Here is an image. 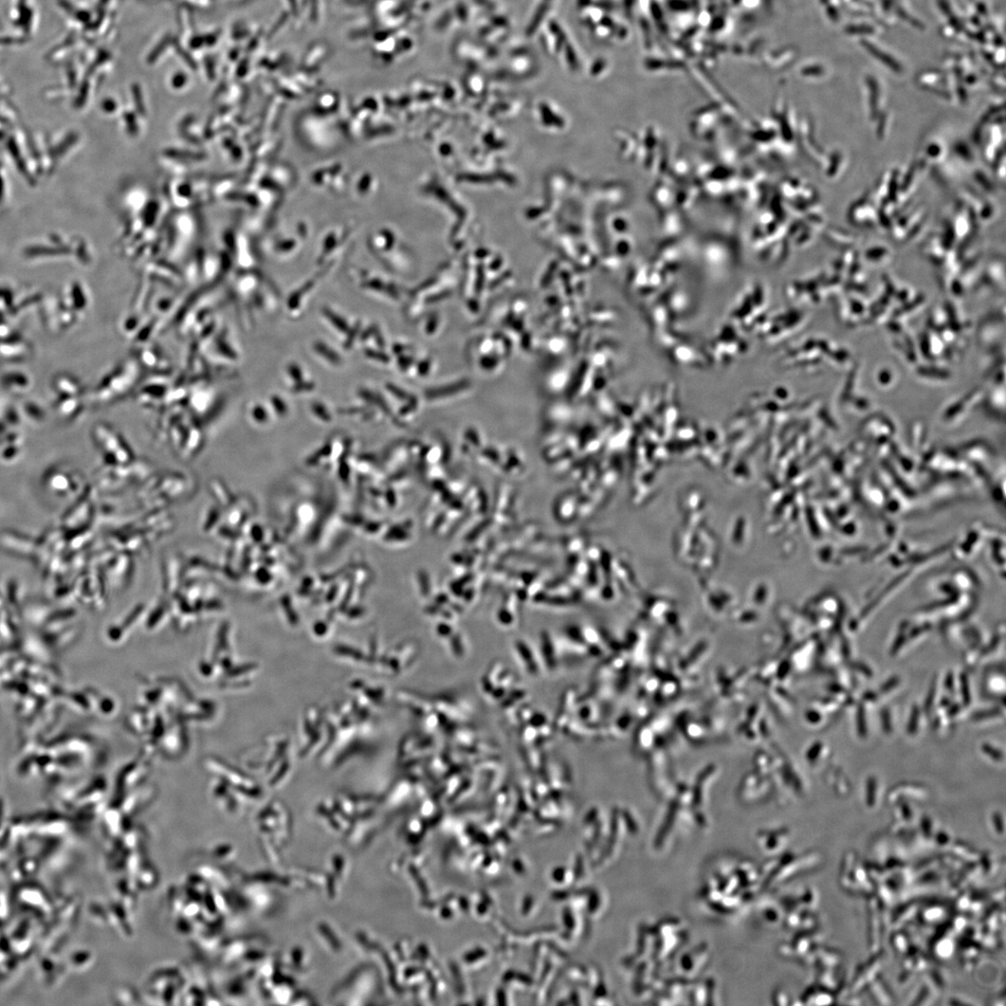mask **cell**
Masks as SVG:
<instances>
[{
	"label": "cell",
	"instance_id": "obj_1",
	"mask_svg": "<svg viewBox=\"0 0 1006 1006\" xmlns=\"http://www.w3.org/2000/svg\"><path fill=\"white\" fill-rule=\"evenodd\" d=\"M315 350L320 356L324 357V359H325L329 363H331L332 364L341 363V358L339 354L334 352V350L331 349V347L325 345L324 342H316L315 344Z\"/></svg>",
	"mask_w": 1006,
	"mask_h": 1006
},
{
	"label": "cell",
	"instance_id": "obj_2",
	"mask_svg": "<svg viewBox=\"0 0 1006 1006\" xmlns=\"http://www.w3.org/2000/svg\"><path fill=\"white\" fill-rule=\"evenodd\" d=\"M249 417L254 423L266 424L269 418L268 409L259 402H255L249 409Z\"/></svg>",
	"mask_w": 1006,
	"mask_h": 1006
},
{
	"label": "cell",
	"instance_id": "obj_3",
	"mask_svg": "<svg viewBox=\"0 0 1006 1006\" xmlns=\"http://www.w3.org/2000/svg\"><path fill=\"white\" fill-rule=\"evenodd\" d=\"M324 315L327 319L331 320V324L337 327L339 332H347L349 331V325H347L346 320L337 314L335 315L331 309L326 308Z\"/></svg>",
	"mask_w": 1006,
	"mask_h": 1006
},
{
	"label": "cell",
	"instance_id": "obj_4",
	"mask_svg": "<svg viewBox=\"0 0 1006 1006\" xmlns=\"http://www.w3.org/2000/svg\"><path fill=\"white\" fill-rule=\"evenodd\" d=\"M867 48L871 51V53L874 54L876 58H880L881 61H883L886 65H889L893 70H898L900 68V66L896 64L891 58L886 56V54L882 53L881 51H879V50L876 49L874 46L869 45L867 46Z\"/></svg>",
	"mask_w": 1006,
	"mask_h": 1006
},
{
	"label": "cell",
	"instance_id": "obj_5",
	"mask_svg": "<svg viewBox=\"0 0 1006 1006\" xmlns=\"http://www.w3.org/2000/svg\"><path fill=\"white\" fill-rule=\"evenodd\" d=\"M287 374L289 375L290 378H292V379H294L296 384L300 383L304 380L303 371L300 367V364L290 363L287 368Z\"/></svg>",
	"mask_w": 1006,
	"mask_h": 1006
},
{
	"label": "cell",
	"instance_id": "obj_6",
	"mask_svg": "<svg viewBox=\"0 0 1006 1006\" xmlns=\"http://www.w3.org/2000/svg\"><path fill=\"white\" fill-rule=\"evenodd\" d=\"M271 407L279 416H285L288 412L287 405L285 401L279 396L271 398Z\"/></svg>",
	"mask_w": 1006,
	"mask_h": 1006
},
{
	"label": "cell",
	"instance_id": "obj_7",
	"mask_svg": "<svg viewBox=\"0 0 1006 1006\" xmlns=\"http://www.w3.org/2000/svg\"><path fill=\"white\" fill-rule=\"evenodd\" d=\"M312 410L316 417L325 420V422H329L332 417L331 413L327 412V409L322 404H314Z\"/></svg>",
	"mask_w": 1006,
	"mask_h": 1006
}]
</instances>
